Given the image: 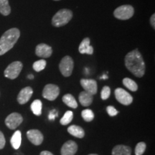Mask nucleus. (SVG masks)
Wrapping results in <instances>:
<instances>
[{
    "instance_id": "2eb2a0df",
    "label": "nucleus",
    "mask_w": 155,
    "mask_h": 155,
    "mask_svg": "<svg viewBox=\"0 0 155 155\" xmlns=\"http://www.w3.org/2000/svg\"><path fill=\"white\" fill-rule=\"evenodd\" d=\"M79 52L81 54H88L92 55L94 53V48L90 45V39L88 38H84L81 42L78 48Z\"/></svg>"
},
{
    "instance_id": "a211bd4d",
    "label": "nucleus",
    "mask_w": 155,
    "mask_h": 155,
    "mask_svg": "<svg viewBox=\"0 0 155 155\" xmlns=\"http://www.w3.org/2000/svg\"><path fill=\"white\" fill-rule=\"evenodd\" d=\"M68 131L70 134H71L73 137H77V138L81 139L83 138V137L85 136L84 130L79 126L76 125H72L71 127L68 128Z\"/></svg>"
},
{
    "instance_id": "6ab92c4d",
    "label": "nucleus",
    "mask_w": 155,
    "mask_h": 155,
    "mask_svg": "<svg viewBox=\"0 0 155 155\" xmlns=\"http://www.w3.org/2000/svg\"><path fill=\"white\" fill-rule=\"evenodd\" d=\"M21 141H22V134H21V131H16L11 138L10 142L12 146L15 150H18L21 145Z\"/></svg>"
},
{
    "instance_id": "e433bc0d",
    "label": "nucleus",
    "mask_w": 155,
    "mask_h": 155,
    "mask_svg": "<svg viewBox=\"0 0 155 155\" xmlns=\"http://www.w3.org/2000/svg\"><path fill=\"white\" fill-rule=\"evenodd\" d=\"M55 1H59V0H55Z\"/></svg>"
},
{
    "instance_id": "aec40b11",
    "label": "nucleus",
    "mask_w": 155,
    "mask_h": 155,
    "mask_svg": "<svg viewBox=\"0 0 155 155\" xmlns=\"http://www.w3.org/2000/svg\"><path fill=\"white\" fill-rule=\"evenodd\" d=\"M63 101L68 106L72 108H76L78 107V103L74 98V96L71 94H65L63 96Z\"/></svg>"
},
{
    "instance_id": "39448f33",
    "label": "nucleus",
    "mask_w": 155,
    "mask_h": 155,
    "mask_svg": "<svg viewBox=\"0 0 155 155\" xmlns=\"http://www.w3.org/2000/svg\"><path fill=\"white\" fill-rule=\"evenodd\" d=\"M22 63L19 61H15L7 66L5 71V76L7 78L13 79L17 78L22 69Z\"/></svg>"
},
{
    "instance_id": "7c9ffc66",
    "label": "nucleus",
    "mask_w": 155,
    "mask_h": 155,
    "mask_svg": "<svg viewBox=\"0 0 155 155\" xmlns=\"http://www.w3.org/2000/svg\"><path fill=\"white\" fill-rule=\"evenodd\" d=\"M150 23L153 28H155V15L153 14L150 18Z\"/></svg>"
},
{
    "instance_id": "20e7f679",
    "label": "nucleus",
    "mask_w": 155,
    "mask_h": 155,
    "mask_svg": "<svg viewBox=\"0 0 155 155\" xmlns=\"http://www.w3.org/2000/svg\"><path fill=\"white\" fill-rule=\"evenodd\" d=\"M134 14V9L131 5H122L116 8L114 12V15L116 18L121 20H127L131 18Z\"/></svg>"
},
{
    "instance_id": "393cba45",
    "label": "nucleus",
    "mask_w": 155,
    "mask_h": 155,
    "mask_svg": "<svg viewBox=\"0 0 155 155\" xmlns=\"http://www.w3.org/2000/svg\"><path fill=\"white\" fill-rule=\"evenodd\" d=\"M46 64H47V62H46L45 60H39V61L35 62L32 67H33V69L36 72H40L42 70L45 68Z\"/></svg>"
},
{
    "instance_id": "7ed1b4c3",
    "label": "nucleus",
    "mask_w": 155,
    "mask_h": 155,
    "mask_svg": "<svg viewBox=\"0 0 155 155\" xmlns=\"http://www.w3.org/2000/svg\"><path fill=\"white\" fill-rule=\"evenodd\" d=\"M73 17V12L70 9H62L54 15L52 19V24L56 28L67 25Z\"/></svg>"
},
{
    "instance_id": "f03ea898",
    "label": "nucleus",
    "mask_w": 155,
    "mask_h": 155,
    "mask_svg": "<svg viewBox=\"0 0 155 155\" xmlns=\"http://www.w3.org/2000/svg\"><path fill=\"white\" fill-rule=\"evenodd\" d=\"M20 32L17 28H11L6 31L0 38V55L10 50L19 40Z\"/></svg>"
},
{
    "instance_id": "ddd939ff",
    "label": "nucleus",
    "mask_w": 155,
    "mask_h": 155,
    "mask_svg": "<svg viewBox=\"0 0 155 155\" xmlns=\"http://www.w3.org/2000/svg\"><path fill=\"white\" fill-rule=\"evenodd\" d=\"M33 94V90L31 87H25L19 93L17 96V101L20 104H25L30 101Z\"/></svg>"
},
{
    "instance_id": "2f4dec72",
    "label": "nucleus",
    "mask_w": 155,
    "mask_h": 155,
    "mask_svg": "<svg viewBox=\"0 0 155 155\" xmlns=\"http://www.w3.org/2000/svg\"><path fill=\"white\" fill-rule=\"evenodd\" d=\"M40 155H53V154L50 152H49V151H42V152L40 153Z\"/></svg>"
},
{
    "instance_id": "6e6552de",
    "label": "nucleus",
    "mask_w": 155,
    "mask_h": 155,
    "mask_svg": "<svg viewBox=\"0 0 155 155\" xmlns=\"http://www.w3.org/2000/svg\"><path fill=\"white\" fill-rule=\"evenodd\" d=\"M114 94H115L116 100L123 105L129 106L133 101V97L124 89L121 88H116Z\"/></svg>"
},
{
    "instance_id": "473e14b6",
    "label": "nucleus",
    "mask_w": 155,
    "mask_h": 155,
    "mask_svg": "<svg viewBox=\"0 0 155 155\" xmlns=\"http://www.w3.org/2000/svg\"><path fill=\"white\" fill-rule=\"evenodd\" d=\"M49 119H51V120H53L54 119H55V115H54V114H53V111H52L49 115Z\"/></svg>"
},
{
    "instance_id": "a878e982",
    "label": "nucleus",
    "mask_w": 155,
    "mask_h": 155,
    "mask_svg": "<svg viewBox=\"0 0 155 155\" xmlns=\"http://www.w3.org/2000/svg\"><path fill=\"white\" fill-rule=\"evenodd\" d=\"M81 116L82 118L86 121H91L94 119V114L92 110L91 109H85L81 112Z\"/></svg>"
},
{
    "instance_id": "b1692460",
    "label": "nucleus",
    "mask_w": 155,
    "mask_h": 155,
    "mask_svg": "<svg viewBox=\"0 0 155 155\" xmlns=\"http://www.w3.org/2000/svg\"><path fill=\"white\" fill-rule=\"evenodd\" d=\"M73 119V113L71 111H68L64 114L63 118L60 121V123L62 125L65 126L70 124Z\"/></svg>"
},
{
    "instance_id": "f8f14e48",
    "label": "nucleus",
    "mask_w": 155,
    "mask_h": 155,
    "mask_svg": "<svg viewBox=\"0 0 155 155\" xmlns=\"http://www.w3.org/2000/svg\"><path fill=\"white\" fill-rule=\"evenodd\" d=\"M53 53V49L50 45L45 43L39 44L35 49V54L38 57L47 58L51 56Z\"/></svg>"
},
{
    "instance_id": "f3484780",
    "label": "nucleus",
    "mask_w": 155,
    "mask_h": 155,
    "mask_svg": "<svg viewBox=\"0 0 155 155\" xmlns=\"http://www.w3.org/2000/svg\"><path fill=\"white\" fill-rule=\"evenodd\" d=\"M78 99L83 106H89L92 104L94 97H93V95L84 91L79 94Z\"/></svg>"
},
{
    "instance_id": "5701e85b",
    "label": "nucleus",
    "mask_w": 155,
    "mask_h": 155,
    "mask_svg": "<svg viewBox=\"0 0 155 155\" xmlns=\"http://www.w3.org/2000/svg\"><path fill=\"white\" fill-rule=\"evenodd\" d=\"M123 83L124 86L127 87V88L130 90L131 91H137V89H138V86H137V83L135 82L134 81L131 80V79L129 78H125L123 79Z\"/></svg>"
},
{
    "instance_id": "9b49d317",
    "label": "nucleus",
    "mask_w": 155,
    "mask_h": 155,
    "mask_svg": "<svg viewBox=\"0 0 155 155\" xmlns=\"http://www.w3.org/2000/svg\"><path fill=\"white\" fill-rule=\"evenodd\" d=\"M27 137L30 142L35 145H40L43 141V135L38 129H31L27 132Z\"/></svg>"
},
{
    "instance_id": "c85d7f7f",
    "label": "nucleus",
    "mask_w": 155,
    "mask_h": 155,
    "mask_svg": "<svg viewBox=\"0 0 155 155\" xmlns=\"http://www.w3.org/2000/svg\"><path fill=\"white\" fill-rule=\"evenodd\" d=\"M106 111H107V113L110 116H115L116 115H117L118 113H119V111L112 106H108V107L106 108Z\"/></svg>"
},
{
    "instance_id": "f704fd0d",
    "label": "nucleus",
    "mask_w": 155,
    "mask_h": 155,
    "mask_svg": "<svg viewBox=\"0 0 155 155\" xmlns=\"http://www.w3.org/2000/svg\"><path fill=\"white\" fill-rule=\"evenodd\" d=\"M28 78L29 79H33L34 78V76L32 75H29L28 76Z\"/></svg>"
},
{
    "instance_id": "9d476101",
    "label": "nucleus",
    "mask_w": 155,
    "mask_h": 155,
    "mask_svg": "<svg viewBox=\"0 0 155 155\" xmlns=\"http://www.w3.org/2000/svg\"><path fill=\"white\" fill-rule=\"evenodd\" d=\"M81 85L85 90V91L89 93L93 96L96 94L97 91H98V86H97L96 81L95 80H93V79H81Z\"/></svg>"
},
{
    "instance_id": "c9c22d12",
    "label": "nucleus",
    "mask_w": 155,
    "mask_h": 155,
    "mask_svg": "<svg viewBox=\"0 0 155 155\" xmlns=\"http://www.w3.org/2000/svg\"><path fill=\"white\" fill-rule=\"evenodd\" d=\"M88 155H98V154H88Z\"/></svg>"
},
{
    "instance_id": "72a5a7b5",
    "label": "nucleus",
    "mask_w": 155,
    "mask_h": 155,
    "mask_svg": "<svg viewBox=\"0 0 155 155\" xmlns=\"http://www.w3.org/2000/svg\"><path fill=\"white\" fill-rule=\"evenodd\" d=\"M101 79H107L108 76L106 75H104L102 77H101Z\"/></svg>"
},
{
    "instance_id": "f257e3e1",
    "label": "nucleus",
    "mask_w": 155,
    "mask_h": 155,
    "mask_svg": "<svg viewBox=\"0 0 155 155\" xmlns=\"http://www.w3.org/2000/svg\"><path fill=\"white\" fill-rule=\"evenodd\" d=\"M125 65L136 77L141 78L144 76L146 65L138 49L132 50L126 55Z\"/></svg>"
},
{
    "instance_id": "cd10ccee",
    "label": "nucleus",
    "mask_w": 155,
    "mask_h": 155,
    "mask_svg": "<svg viewBox=\"0 0 155 155\" xmlns=\"http://www.w3.org/2000/svg\"><path fill=\"white\" fill-rule=\"evenodd\" d=\"M111 95V88L108 86H104L102 88L101 94V97L103 100H106L109 98Z\"/></svg>"
},
{
    "instance_id": "c756f323",
    "label": "nucleus",
    "mask_w": 155,
    "mask_h": 155,
    "mask_svg": "<svg viewBox=\"0 0 155 155\" xmlns=\"http://www.w3.org/2000/svg\"><path fill=\"white\" fill-rule=\"evenodd\" d=\"M5 136H4L3 133L0 131V150H2V149L5 146Z\"/></svg>"
},
{
    "instance_id": "1a4fd4ad",
    "label": "nucleus",
    "mask_w": 155,
    "mask_h": 155,
    "mask_svg": "<svg viewBox=\"0 0 155 155\" xmlns=\"http://www.w3.org/2000/svg\"><path fill=\"white\" fill-rule=\"evenodd\" d=\"M22 116L18 113H12L7 116L5 119V124L9 129H15L22 124Z\"/></svg>"
},
{
    "instance_id": "4be33fe9",
    "label": "nucleus",
    "mask_w": 155,
    "mask_h": 155,
    "mask_svg": "<svg viewBox=\"0 0 155 155\" xmlns=\"http://www.w3.org/2000/svg\"><path fill=\"white\" fill-rule=\"evenodd\" d=\"M32 113L36 116H40L42 114V102L40 100H35L30 106Z\"/></svg>"
},
{
    "instance_id": "dca6fc26",
    "label": "nucleus",
    "mask_w": 155,
    "mask_h": 155,
    "mask_svg": "<svg viewBox=\"0 0 155 155\" xmlns=\"http://www.w3.org/2000/svg\"><path fill=\"white\" fill-rule=\"evenodd\" d=\"M112 155H131V149L125 145H116L112 150Z\"/></svg>"
},
{
    "instance_id": "4468645a",
    "label": "nucleus",
    "mask_w": 155,
    "mask_h": 155,
    "mask_svg": "<svg viewBox=\"0 0 155 155\" xmlns=\"http://www.w3.org/2000/svg\"><path fill=\"white\" fill-rule=\"evenodd\" d=\"M78 150V144L74 141H68L61 148V155H75Z\"/></svg>"
},
{
    "instance_id": "423d86ee",
    "label": "nucleus",
    "mask_w": 155,
    "mask_h": 155,
    "mask_svg": "<svg viewBox=\"0 0 155 155\" xmlns=\"http://www.w3.org/2000/svg\"><path fill=\"white\" fill-rule=\"evenodd\" d=\"M59 69L63 76L69 77L72 74L73 70V61L72 58L68 55L65 56L59 64Z\"/></svg>"
},
{
    "instance_id": "0eeeda50",
    "label": "nucleus",
    "mask_w": 155,
    "mask_h": 155,
    "mask_svg": "<svg viewBox=\"0 0 155 155\" xmlns=\"http://www.w3.org/2000/svg\"><path fill=\"white\" fill-rule=\"evenodd\" d=\"M60 94V88L55 84H47L42 91V96L45 99L54 101Z\"/></svg>"
},
{
    "instance_id": "412c9836",
    "label": "nucleus",
    "mask_w": 155,
    "mask_h": 155,
    "mask_svg": "<svg viewBox=\"0 0 155 155\" xmlns=\"http://www.w3.org/2000/svg\"><path fill=\"white\" fill-rule=\"evenodd\" d=\"M10 12L11 8L8 0H0V13L4 16H7Z\"/></svg>"
},
{
    "instance_id": "bb28decb",
    "label": "nucleus",
    "mask_w": 155,
    "mask_h": 155,
    "mask_svg": "<svg viewBox=\"0 0 155 155\" xmlns=\"http://www.w3.org/2000/svg\"><path fill=\"white\" fill-rule=\"evenodd\" d=\"M147 145L144 142L141 141V142H139L137 144L135 148V154L136 155H142L144 154L145 150H146Z\"/></svg>"
}]
</instances>
